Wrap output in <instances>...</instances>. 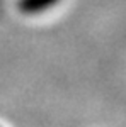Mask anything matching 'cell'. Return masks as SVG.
<instances>
[{
	"label": "cell",
	"mask_w": 126,
	"mask_h": 127,
	"mask_svg": "<svg viewBox=\"0 0 126 127\" xmlns=\"http://www.w3.org/2000/svg\"><path fill=\"white\" fill-rule=\"evenodd\" d=\"M60 0H19V9L26 15H38L56 5Z\"/></svg>",
	"instance_id": "1"
}]
</instances>
